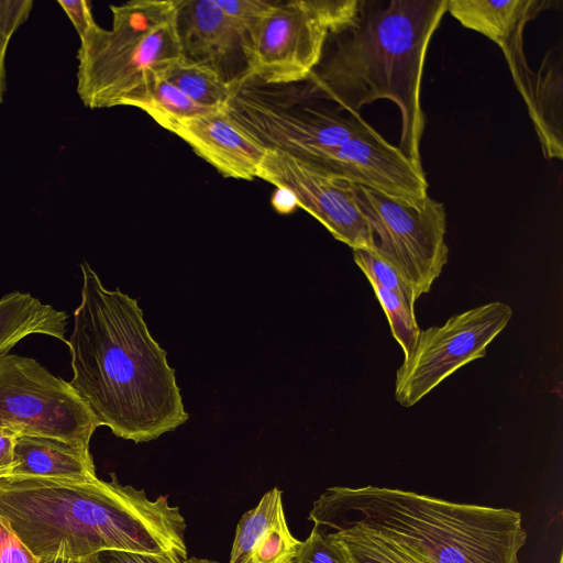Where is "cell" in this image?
<instances>
[{"instance_id": "cell-9", "label": "cell", "mask_w": 563, "mask_h": 563, "mask_svg": "<svg viewBox=\"0 0 563 563\" xmlns=\"http://www.w3.org/2000/svg\"><path fill=\"white\" fill-rule=\"evenodd\" d=\"M511 317L510 306L494 301L454 314L442 325L420 330L396 372V400L411 407L456 369L484 357Z\"/></svg>"}, {"instance_id": "cell-30", "label": "cell", "mask_w": 563, "mask_h": 563, "mask_svg": "<svg viewBox=\"0 0 563 563\" xmlns=\"http://www.w3.org/2000/svg\"><path fill=\"white\" fill-rule=\"evenodd\" d=\"M58 4L68 15L79 38L97 24L91 13L90 2L85 0H58Z\"/></svg>"}, {"instance_id": "cell-13", "label": "cell", "mask_w": 563, "mask_h": 563, "mask_svg": "<svg viewBox=\"0 0 563 563\" xmlns=\"http://www.w3.org/2000/svg\"><path fill=\"white\" fill-rule=\"evenodd\" d=\"M173 133L228 178H256L267 153L224 109L185 120Z\"/></svg>"}, {"instance_id": "cell-26", "label": "cell", "mask_w": 563, "mask_h": 563, "mask_svg": "<svg viewBox=\"0 0 563 563\" xmlns=\"http://www.w3.org/2000/svg\"><path fill=\"white\" fill-rule=\"evenodd\" d=\"M216 2L227 15L247 32L273 10L277 1L216 0Z\"/></svg>"}, {"instance_id": "cell-1", "label": "cell", "mask_w": 563, "mask_h": 563, "mask_svg": "<svg viewBox=\"0 0 563 563\" xmlns=\"http://www.w3.org/2000/svg\"><path fill=\"white\" fill-rule=\"evenodd\" d=\"M81 299L68 340L69 382L98 426L136 443L188 419L166 351L151 335L137 301L106 288L86 262Z\"/></svg>"}, {"instance_id": "cell-5", "label": "cell", "mask_w": 563, "mask_h": 563, "mask_svg": "<svg viewBox=\"0 0 563 563\" xmlns=\"http://www.w3.org/2000/svg\"><path fill=\"white\" fill-rule=\"evenodd\" d=\"M112 29L93 25L77 54V93L90 109L122 106L153 75L184 57L175 0L110 5Z\"/></svg>"}, {"instance_id": "cell-3", "label": "cell", "mask_w": 563, "mask_h": 563, "mask_svg": "<svg viewBox=\"0 0 563 563\" xmlns=\"http://www.w3.org/2000/svg\"><path fill=\"white\" fill-rule=\"evenodd\" d=\"M446 12L448 0H391L362 13L306 80L312 97L350 114L379 99L396 103L401 115L398 148L421 170L424 59Z\"/></svg>"}, {"instance_id": "cell-36", "label": "cell", "mask_w": 563, "mask_h": 563, "mask_svg": "<svg viewBox=\"0 0 563 563\" xmlns=\"http://www.w3.org/2000/svg\"><path fill=\"white\" fill-rule=\"evenodd\" d=\"M559 563H563V558H562V555L560 556V561H559Z\"/></svg>"}, {"instance_id": "cell-6", "label": "cell", "mask_w": 563, "mask_h": 563, "mask_svg": "<svg viewBox=\"0 0 563 563\" xmlns=\"http://www.w3.org/2000/svg\"><path fill=\"white\" fill-rule=\"evenodd\" d=\"M317 100L307 86H263L240 78L224 110L265 148L298 158L378 133L360 114L344 117Z\"/></svg>"}, {"instance_id": "cell-2", "label": "cell", "mask_w": 563, "mask_h": 563, "mask_svg": "<svg viewBox=\"0 0 563 563\" xmlns=\"http://www.w3.org/2000/svg\"><path fill=\"white\" fill-rule=\"evenodd\" d=\"M0 515L37 558H86L102 550L187 559L186 522L167 496L106 482L0 477Z\"/></svg>"}, {"instance_id": "cell-16", "label": "cell", "mask_w": 563, "mask_h": 563, "mask_svg": "<svg viewBox=\"0 0 563 563\" xmlns=\"http://www.w3.org/2000/svg\"><path fill=\"white\" fill-rule=\"evenodd\" d=\"M14 462L10 475L67 481L97 478L89 449L57 439L19 434Z\"/></svg>"}, {"instance_id": "cell-27", "label": "cell", "mask_w": 563, "mask_h": 563, "mask_svg": "<svg viewBox=\"0 0 563 563\" xmlns=\"http://www.w3.org/2000/svg\"><path fill=\"white\" fill-rule=\"evenodd\" d=\"M86 563H184L174 553H143L126 550L109 549L82 558Z\"/></svg>"}, {"instance_id": "cell-10", "label": "cell", "mask_w": 563, "mask_h": 563, "mask_svg": "<svg viewBox=\"0 0 563 563\" xmlns=\"http://www.w3.org/2000/svg\"><path fill=\"white\" fill-rule=\"evenodd\" d=\"M329 35H338L336 30L308 0L277 1L245 34L242 79L263 86L307 80L323 58Z\"/></svg>"}, {"instance_id": "cell-18", "label": "cell", "mask_w": 563, "mask_h": 563, "mask_svg": "<svg viewBox=\"0 0 563 563\" xmlns=\"http://www.w3.org/2000/svg\"><path fill=\"white\" fill-rule=\"evenodd\" d=\"M563 70L560 55L548 52L533 71L525 103L544 157L562 159Z\"/></svg>"}, {"instance_id": "cell-31", "label": "cell", "mask_w": 563, "mask_h": 563, "mask_svg": "<svg viewBox=\"0 0 563 563\" xmlns=\"http://www.w3.org/2000/svg\"><path fill=\"white\" fill-rule=\"evenodd\" d=\"M18 434L0 427V477L10 475L14 467V446Z\"/></svg>"}, {"instance_id": "cell-4", "label": "cell", "mask_w": 563, "mask_h": 563, "mask_svg": "<svg viewBox=\"0 0 563 563\" xmlns=\"http://www.w3.org/2000/svg\"><path fill=\"white\" fill-rule=\"evenodd\" d=\"M308 519L316 528L361 527L420 563H519L527 539L521 515L512 509L376 486L330 487Z\"/></svg>"}, {"instance_id": "cell-14", "label": "cell", "mask_w": 563, "mask_h": 563, "mask_svg": "<svg viewBox=\"0 0 563 563\" xmlns=\"http://www.w3.org/2000/svg\"><path fill=\"white\" fill-rule=\"evenodd\" d=\"M175 3L183 56L213 67L229 81L225 69L231 60L241 57L245 62L244 29L216 0H175Z\"/></svg>"}, {"instance_id": "cell-21", "label": "cell", "mask_w": 563, "mask_h": 563, "mask_svg": "<svg viewBox=\"0 0 563 563\" xmlns=\"http://www.w3.org/2000/svg\"><path fill=\"white\" fill-rule=\"evenodd\" d=\"M163 77L198 104L209 109H224L232 93V84L213 67L179 58Z\"/></svg>"}, {"instance_id": "cell-12", "label": "cell", "mask_w": 563, "mask_h": 563, "mask_svg": "<svg viewBox=\"0 0 563 563\" xmlns=\"http://www.w3.org/2000/svg\"><path fill=\"white\" fill-rule=\"evenodd\" d=\"M301 159L391 198L419 203L428 197L424 172L379 133L313 152Z\"/></svg>"}, {"instance_id": "cell-19", "label": "cell", "mask_w": 563, "mask_h": 563, "mask_svg": "<svg viewBox=\"0 0 563 563\" xmlns=\"http://www.w3.org/2000/svg\"><path fill=\"white\" fill-rule=\"evenodd\" d=\"M67 314L30 294L14 291L0 299V356L30 334H45L65 343Z\"/></svg>"}, {"instance_id": "cell-22", "label": "cell", "mask_w": 563, "mask_h": 563, "mask_svg": "<svg viewBox=\"0 0 563 563\" xmlns=\"http://www.w3.org/2000/svg\"><path fill=\"white\" fill-rule=\"evenodd\" d=\"M317 529L342 543L353 563H420L388 539L357 526Z\"/></svg>"}, {"instance_id": "cell-33", "label": "cell", "mask_w": 563, "mask_h": 563, "mask_svg": "<svg viewBox=\"0 0 563 563\" xmlns=\"http://www.w3.org/2000/svg\"><path fill=\"white\" fill-rule=\"evenodd\" d=\"M10 37H8L0 29V103L3 101L5 91V54L9 46Z\"/></svg>"}, {"instance_id": "cell-11", "label": "cell", "mask_w": 563, "mask_h": 563, "mask_svg": "<svg viewBox=\"0 0 563 563\" xmlns=\"http://www.w3.org/2000/svg\"><path fill=\"white\" fill-rule=\"evenodd\" d=\"M257 178L289 191L340 242L373 251V235L355 196V184L310 162L267 150Z\"/></svg>"}, {"instance_id": "cell-24", "label": "cell", "mask_w": 563, "mask_h": 563, "mask_svg": "<svg viewBox=\"0 0 563 563\" xmlns=\"http://www.w3.org/2000/svg\"><path fill=\"white\" fill-rule=\"evenodd\" d=\"M371 285L385 311L394 338L401 346L405 356L408 355L420 332L415 317V309L408 307L397 295L378 285Z\"/></svg>"}, {"instance_id": "cell-28", "label": "cell", "mask_w": 563, "mask_h": 563, "mask_svg": "<svg viewBox=\"0 0 563 563\" xmlns=\"http://www.w3.org/2000/svg\"><path fill=\"white\" fill-rule=\"evenodd\" d=\"M0 563H38L9 522L0 515Z\"/></svg>"}, {"instance_id": "cell-15", "label": "cell", "mask_w": 563, "mask_h": 563, "mask_svg": "<svg viewBox=\"0 0 563 563\" xmlns=\"http://www.w3.org/2000/svg\"><path fill=\"white\" fill-rule=\"evenodd\" d=\"M301 543L288 529L275 487L240 519L229 563H294Z\"/></svg>"}, {"instance_id": "cell-8", "label": "cell", "mask_w": 563, "mask_h": 563, "mask_svg": "<svg viewBox=\"0 0 563 563\" xmlns=\"http://www.w3.org/2000/svg\"><path fill=\"white\" fill-rule=\"evenodd\" d=\"M0 427L89 449L99 427L75 389L29 356H0Z\"/></svg>"}, {"instance_id": "cell-32", "label": "cell", "mask_w": 563, "mask_h": 563, "mask_svg": "<svg viewBox=\"0 0 563 563\" xmlns=\"http://www.w3.org/2000/svg\"><path fill=\"white\" fill-rule=\"evenodd\" d=\"M272 205L275 210L280 213H289L297 207L292 195L289 191L279 188H277L272 198Z\"/></svg>"}, {"instance_id": "cell-20", "label": "cell", "mask_w": 563, "mask_h": 563, "mask_svg": "<svg viewBox=\"0 0 563 563\" xmlns=\"http://www.w3.org/2000/svg\"><path fill=\"white\" fill-rule=\"evenodd\" d=\"M122 106L146 112L158 125L172 132L183 121L209 113V109L192 101L162 74L153 75L140 88L130 93Z\"/></svg>"}, {"instance_id": "cell-29", "label": "cell", "mask_w": 563, "mask_h": 563, "mask_svg": "<svg viewBox=\"0 0 563 563\" xmlns=\"http://www.w3.org/2000/svg\"><path fill=\"white\" fill-rule=\"evenodd\" d=\"M32 7L31 0H0V29L8 37L26 21Z\"/></svg>"}, {"instance_id": "cell-7", "label": "cell", "mask_w": 563, "mask_h": 563, "mask_svg": "<svg viewBox=\"0 0 563 563\" xmlns=\"http://www.w3.org/2000/svg\"><path fill=\"white\" fill-rule=\"evenodd\" d=\"M357 206L373 235V252L390 263L412 287L427 294L448 263L444 205L431 197L419 203L355 185Z\"/></svg>"}, {"instance_id": "cell-25", "label": "cell", "mask_w": 563, "mask_h": 563, "mask_svg": "<svg viewBox=\"0 0 563 563\" xmlns=\"http://www.w3.org/2000/svg\"><path fill=\"white\" fill-rule=\"evenodd\" d=\"M295 563H353L342 543L313 527L301 543Z\"/></svg>"}, {"instance_id": "cell-17", "label": "cell", "mask_w": 563, "mask_h": 563, "mask_svg": "<svg viewBox=\"0 0 563 563\" xmlns=\"http://www.w3.org/2000/svg\"><path fill=\"white\" fill-rule=\"evenodd\" d=\"M550 3L549 0H448V11L464 27L485 35L501 48L523 36L526 24Z\"/></svg>"}, {"instance_id": "cell-35", "label": "cell", "mask_w": 563, "mask_h": 563, "mask_svg": "<svg viewBox=\"0 0 563 563\" xmlns=\"http://www.w3.org/2000/svg\"><path fill=\"white\" fill-rule=\"evenodd\" d=\"M184 563H218L216 561H212V560H207V559H197V558H187L186 560H184Z\"/></svg>"}, {"instance_id": "cell-34", "label": "cell", "mask_w": 563, "mask_h": 563, "mask_svg": "<svg viewBox=\"0 0 563 563\" xmlns=\"http://www.w3.org/2000/svg\"><path fill=\"white\" fill-rule=\"evenodd\" d=\"M38 563H86L82 558H70L65 555H48L38 558Z\"/></svg>"}, {"instance_id": "cell-23", "label": "cell", "mask_w": 563, "mask_h": 563, "mask_svg": "<svg viewBox=\"0 0 563 563\" xmlns=\"http://www.w3.org/2000/svg\"><path fill=\"white\" fill-rule=\"evenodd\" d=\"M352 251L356 265L365 274L369 284L378 285L397 295L408 307L415 309L417 298L412 287L390 263L371 250L353 249Z\"/></svg>"}]
</instances>
